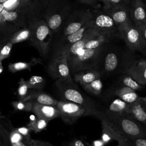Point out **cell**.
<instances>
[{"label": "cell", "instance_id": "6da1fadb", "mask_svg": "<svg viewBox=\"0 0 146 146\" xmlns=\"http://www.w3.org/2000/svg\"><path fill=\"white\" fill-rule=\"evenodd\" d=\"M111 41L104 44L98 57L96 70L100 73L101 78L124 74L136 58L127 47L120 48L112 44Z\"/></svg>", "mask_w": 146, "mask_h": 146}, {"label": "cell", "instance_id": "7a4b0ae2", "mask_svg": "<svg viewBox=\"0 0 146 146\" xmlns=\"http://www.w3.org/2000/svg\"><path fill=\"white\" fill-rule=\"evenodd\" d=\"M104 119L125 139L146 137V127L128 115H118L100 110L94 116Z\"/></svg>", "mask_w": 146, "mask_h": 146}, {"label": "cell", "instance_id": "3957f363", "mask_svg": "<svg viewBox=\"0 0 146 146\" xmlns=\"http://www.w3.org/2000/svg\"><path fill=\"white\" fill-rule=\"evenodd\" d=\"M72 80L63 79L56 80L55 85L63 100H69L84 106L87 112V116L95 115L101 110L91 99L86 97L80 91V89Z\"/></svg>", "mask_w": 146, "mask_h": 146}, {"label": "cell", "instance_id": "277c9868", "mask_svg": "<svg viewBox=\"0 0 146 146\" xmlns=\"http://www.w3.org/2000/svg\"><path fill=\"white\" fill-rule=\"evenodd\" d=\"M30 31L29 41L39 52L40 55L45 57L50 50L53 33L44 19L33 21L29 18L27 26Z\"/></svg>", "mask_w": 146, "mask_h": 146}, {"label": "cell", "instance_id": "5b68a950", "mask_svg": "<svg viewBox=\"0 0 146 146\" xmlns=\"http://www.w3.org/2000/svg\"><path fill=\"white\" fill-rule=\"evenodd\" d=\"M72 5L68 0H51L43 15V19L53 33L60 31L71 12Z\"/></svg>", "mask_w": 146, "mask_h": 146}, {"label": "cell", "instance_id": "8992f818", "mask_svg": "<svg viewBox=\"0 0 146 146\" xmlns=\"http://www.w3.org/2000/svg\"><path fill=\"white\" fill-rule=\"evenodd\" d=\"M104 44L96 48H83L76 55L67 59L71 74L84 70H96L98 57Z\"/></svg>", "mask_w": 146, "mask_h": 146}, {"label": "cell", "instance_id": "52a82bcc", "mask_svg": "<svg viewBox=\"0 0 146 146\" xmlns=\"http://www.w3.org/2000/svg\"><path fill=\"white\" fill-rule=\"evenodd\" d=\"M119 36L131 51H139L146 56V47L143 41L138 28L131 20L117 28Z\"/></svg>", "mask_w": 146, "mask_h": 146}, {"label": "cell", "instance_id": "ba28073f", "mask_svg": "<svg viewBox=\"0 0 146 146\" xmlns=\"http://www.w3.org/2000/svg\"><path fill=\"white\" fill-rule=\"evenodd\" d=\"M92 17V11L88 9H77L71 12L59 31L60 32V38L78 30L86 22L91 20Z\"/></svg>", "mask_w": 146, "mask_h": 146}, {"label": "cell", "instance_id": "9c48e42d", "mask_svg": "<svg viewBox=\"0 0 146 146\" xmlns=\"http://www.w3.org/2000/svg\"><path fill=\"white\" fill-rule=\"evenodd\" d=\"M56 106L60 111V117L68 124H72L80 117L87 116V110L84 106L69 100L58 101Z\"/></svg>", "mask_w": 146, "mask_h": 146}, {"label": "cell", "instance_id": "30bf717a", "mask_svg": "<svg viewBox=\"0 0 146 146\" xmlns=\"http://www.w3.org/2000/svg\"><path fill=\"white\" fill-rule=\"evenodd\" d=\"M92 27H93V25L91 19L78 30L70 35L60 38L55 45L52 59L62 56L66 50L72 44L80 40L87 33L88 30Z\"/></svg>", "mask_w": 146, "mask_h": 146}, {"label": "cell", "instance_id": "8fae6325", "mask_svg": "<svg viewBox=\"0 0 146 146\" xmlns=\"http://www.w3.org/2000/svg\"><path fill=\"white\" fill-rule=\"evenodd\" d=\"M93 27L99 33L118 35L117 27L112 19L103 10L92 11Z\"/></svg>", "mask_w": 146, "mask_h": 146}, {"label": "cell", "instance_id": "7c38bea8", "mask_svg": "<svg viewBox=\"0 0 146 146\" xmlns=\"http://www.w3.org/2000/svg\"><path fill=\"white\" fill-rule=\"evenodd\" d=\"M47 72L55 80H74L70 72L67 57L66 55L52 59L48 65Z\"/></svg>", "mask_w": 146, "mask_h": 146}, {"label": "cell", "instance_id": "4fadbf2b", "mask_svg": "<svg viewBox=\"0 0 146 146\" xmlns=\"http://www.w3.org/2000/svg\"><path fill=\"white\" fill-rule=\"evenodd\" d=\"M28 9L29 7H19L17 10L13 11H7L3 10L1 13L7 22L18 29H22L27 26L29 20Z\"/></svg>", "mask_w": 146, "mask_h": 146}, {"label": "cell", "instance_id": "5bb4252c", "mask_svg": "<svg viewBox=\"0 0 146 146\" xmlns=\"http://www.w3.org/2000/svg\"><path fill=\"white\" fill-rule=\"evenodd\" d=\"M142 86L146 85V59L136 58L125 73Z\"/></svg>", "mask_w": 146, "mask_h": 146}, {"label": "cell", "instance_id": "9a60e30c", "mask_svg": "<svg viewBox=\"0 0 146 146\" xmlns=\"http://www.w3.org/2000/svg\"><path fill=\"white\" fill-rule=\"evenodd\" d=\"M103 11L107 14L113 20L117 29L130 21L129 6H111Z\"/></svg>", "mask_w": 146, "mask_h": 146}, {"label": "cell", "instance_id": "2e32d148", "mask_svg": "<svg viewBox=\"0 0 146 146\" xmlns=\"http://www.w3.org/2000/svg\"><path fill=\"white\" fill-rule=\"evenodd\" d=\"M130 18L136 26L146 23V5L142 0H131Z\"/></svg>", "mask_w": 146, "mask_h": 146}, {"label": "cell", "instance_id": "e0dca14e", "mask_svg": "<svg viewBox=\"0 0 146 146\" xmlns=\"http://www.w3.org/2000/svg\"><path fill=\"white\" fill-rule=\"evenodd\" d=\"M31 111L37 117L47 121L60 117V111L56 106L34 103Z\"/></svg>", "mask_w": 146, "mask_h": 146}, {"label": "cell", "instance_id": "ac0fdd59", "mask_svg": "<svg viewBox=\"0 0 146 146\" xmlns=\"http://www.w3.org/2000/svg\"><path fill=\"white\" fill-rule=\"evenodd\" d=\"M127 113L146 127V108L142 97L136 102L128 104Z\"/></svg>", "mask_w": 146, "mask_h": 146}, {"label": "cell", "instance_id": "d6986e66", "mask_svg": "<svg viewBox=\"0 0 146 146\" xmlns=\"http://www.w3.org/2000/svg\"><path fill=\"white\" fill-rule=\"evenodd\" d=\"M110 91V96H116L127 103H132L140 98L135 90L126 86H112Z\"/></svg>", "mask_w": 146, "mask_h": 146}, {"label": "cell", "instance_id": "ffe728a7", "mask_svg": "<svg viewBox=\"0 0 146 146\" xmlns=\"http://www.w3.org/2000/svg\"><path fill=\"white\" fill-rule=\"evenodd\" d=\"M51 0H31L28 9V17L33 21L43 19V15Z\"/></svg>", "mask_w": 146, "mask_h": 146}, {"label": "cell", "instance_id": "44dd1931", "mask_svg": "<svg viewBox=\"0 0 146 146\" xmlns=\"http://www.w3.org/2000/svg\"><path fill=\"white\" fill-rule=\"evenodd\" d=\"M72 78L75 82L83 87L98 78H101V74L96 70H84L74 72Z\"/></svg>", "mask_w": 146, "mask_h": 146}, {"label": "cell", "instance_id": "7402d4cb", "mask_svg": "<svg viewBox=\"0 0 146 146\" xmlns=\"http://www.w3.org/2000/svg\"><path fill=\"white\" fill-rule=\"evenodd\" d=\"M25 100H30L33 103H38L54 106H56L58 103V100L50 95L42 92L38 91L29 92V95Z\"/></svg>", "mask_w": 146, "mask_h": 146}, {"label": "cell", "instance_id": "603a6c76", "mask_svg": "<svg viewBox=\"0 0 146 146\" xmlns=\"http://www.w3.org/2000/svg\"><path fill=\"white\" fill-rule=\"evenodd\" d=\"M128 104L117 97L107 103V106L104 110L114 114L128 115L127 108Z\"/></svg>", "mask_w": 146, "mask_h": 146}, {"label": "cell", "instance_id": "cb8c5ba5", "mask_svg": "<svg viewBox=\"0 0 146 146\" xmlns=\"http://www.w3.org/2000/svg\"><path fill=\"white\" fill-rule=\"evenodd\" d=\"M112 86H126L135 91L142 90L144 87V86L140 85L131 76L126 74L119 75L115 83Z\"/></svg>", "mask_w": 146, "mask_h": 146}, {"label": "cell", "instance_id": "d4e9b609", "mask_svg": "<svg viewBox=\"0 0 146 146\" xmlns=\"http://www.w3.org/2000/svg\"><path fill=\"white\" fill-rule=\"evenodd\" d=\"M10 146H30L31 137H25L14 128L8 134Z\"/></svg>", "mask_w": 146, "mask_h": 146}, {"label": "cell", "instance_id": "484cf974", "mask_svg": "<svg viewBox=\"0 0 146 146\" xmlns=\"http://www.w3.org/2000/svg\"><path fill=\"white\" fill-rule=\"evenodd\" d=\"M82 88L86 92L92 95L96 96H100L102 94L103 88V84L102 78H98L82 87Z\"/></svg>", "mask_w": 146, "mask_h": 146}, {"label": "cell", "instance_id": "4316f807", "mask_svg": "<svg viewBox=\"0 0 146 146\" xmlns=\"http://www.w3.org/2000/svg\"><path fill=\"white\" fill-rule=\"evenodd\" d=\"M40 61L38 59H33L30 62H18L13 63H10L8 66L9 70L11 72H16L24 70H30L31 67L33 66L40 63Z\"/></svg>", "mask_w": 146, "mask_h": 146}, {"label": "cell", "instance_id": "83f0119b", "mask_svg": "<svg viewBox=\"0 0 146 146\" xmlns=\"http://www.w3.org/2000/svg\"><path fill=\"white\" fill-rule=\"evenodd\" d=\"M30 35V31L27 27L19 29L13 33V34L10 36V40L13 44H16L28 40Z\"/></svg>", "mask_w": 146, "mask_h": 146}, {"label": "cell", "instance_id": "f1b7e54d", "mask_svg": "<svg viewBox=\"0 0 146 146\" xmlns=\"http://www.w3.org/2000/svg\"><path fill=\"white\" fill-rule=\"evenodd\" d=\"M117 141L118 146H146V137L125 139L121 135Z\"/></svg>", "mask_w": 146, "mask_h": 146}, {"label": "cell", "instance_id": "f546056e", "mask_svg": "<svg viewBox=\"0 0 146 146\" xmlns=\"http://www.w3.org/2000/svg\"><path fill=\"white\" fill-rule=\"evenodd\" d=\"M8 22L0 23V42L9 38L15 31L18 30Z\"/></svg>", "mask_w": 146, "mask_h": 146}, {"label": "cell", "instance_id": "4dcf8cb0", "mask_svg": "<svg viewBox=\"0 0 146 146\" xmlns=\"http://www.w3.org/2000/svg\"><path fill=\"white\" fill-rule=\"evenodd\" d=\"M47 123L48 121L47 120L36 117V119L31 120L28 124L27 127L35 133H38L46 128L47 126Z\"/></svg>", "mask_w": 146, "mask_h": 146}, {"label": "cell", "instance_id": "1f68e13d", "mask_svg": "<svg viewBox=\"0 0 146 146\" xmlns=\"http://www.w3.org/2000/svg\"><path fill=\"white\" fill-rule=\"evenodd\" d=\"M0 60L2 61L3 59L10 56V52L13 44L10 40V37L0 42Z\"/></svg>", "mask_w": 146, "mask_h": 146}, {"label": "cell", "instance_id": "d6a6232c", "mask_svg": "<svg viewBox=\"0 0 146 146\" xmlns=\"http://www.w3.org/2000/svg\"><path fill=\"white\" fill-rule=\"evenodd\" d=\"M29 89L40 90L44 87L46 84L45 80L40 76H32L28 80H26Z\"/></svg>", "mask_w": 146, "mask_h": 146}, {"label": "cell", "instance_id": "836d02e7", "mask_svg": "<svg viewBox=\"0 0 146 146\" xmlns=\"http://www.w3.org/2000/svg\"><path fill=\"white\" fill-rule=\"evenodd\" d=\"M33 103L29 100H19L12 103L14 108L19 111H31Z\"/></svg>", "mask_w": 146, "mask_h": 146}, {"label": "cell", "instance_id": "e575fe53", "mask_svg": "<svg viewBox=\"0 0 146 146\" xmlns=\"http://www.w3.org/2000/svg\"><path fill=\"white\" fill-rule=\"evenodd\" d=\"M18 84L17 94L19 100H25L29 94V88L27 86V82L23 78H21L19 81Z\"/></svg>", "mask_w": 146, "mask_h": 146}, {"label": "cell", "instance_id": "d590c367", "mask_svg": "<svg viewBox=\"0 0 146 146\" xmlns=\"http://www.w3.org/2000/svg\"><path fill=\"white\" fill-rule=\"evenodd\" d=\"M20 0H7L2 3L4 10L13 11L17 10L20 6Z\"/></svg>", "mask_w": 146, "mask_h": 146}, {"label": "cell", "instance_id": "8d00e7d4", "mask_svg": "<svg viewBox=\"0 0 146 146\" xmlns=\"http://www.w3.org/2000/svg\"><path fill=\"white\" fill-rule=\"evenodd\" d=\"M130 2L131 0H110L111 6H129Z\"/></svg>", "mask_w": 146, "mask_h": 146}, {"label": "cell", "instance_id": "74e56055", "mask_svg": "<svg viewBox=\"0 0 146 146\" xmlns=\"http://www.w3.org/2000/svg\"><path fill=\"white\" fill-rule=\"evenodd\" d=\"M17 131H18L22 136L25 137H30V132L31 131L29 127H19L15 128Z\"/></svg>", "mask_w": 146, "mask_h": 146}, {"label": "cell", "instance_id": "f35d334b", "mask_svg": "<svg viewBox=\"0 0 146 146\" xmlns=\"http://www.w3.org/2000/svg\"><path fill=\"white\" fill-rule=\"evenodd\" d=\"M141 34V38L143 39V41L145 44V46L146 47V23L141 25L139 26H136Z\"/></svg>", "mask_w": 146, "mask_h": 146}, {"label": "cell", "instance_id": "ab89813d", "mask_svg": "<svg viewBox=\"0 0 146 146\" xmlns=\"http://www.w3.org/2000/svg\"><path fill=\"white\" fill-rule=\"evenodd\" d=\"M67 146H86V145L80 139L75 138L71 140Z\"/></svg>", "mask_w": 146, "mask_h": 146}, {"label": "cell", "instance_id": "60d3db41", "mask_svg": "<svg viewBox=\"0 0 146 146\" xmlns=\"http://www.w3.org/2000/svg\"><path fill=\"white\" fill-rule=\"evenodd\" d=\"M81 3L87 4L90 6H92L93 7L97 9L99 6V0H78Z\"/></svg>", "mask_w": 146, "mask_h": 146}, {"label": "cell", "instance_id": "b9f144b4", "mask_svg": "<svg viewBox=\"0 0 146 146\" xmlns=\"http://www.w3.org/2000/svg\"><path fill=\"white\" fill-rule=\"evenodd\" d=\"M89 146H105L104 143L102 141V140L100 139L94 140L91 144L89 145Z\"/></svg>", "mask_w": 146, "mask_h": 146}, {"label": "cell", "instance_id": "7bdbcfd3", "mask_svg": "<svg viewBox=\"0 0 146 146\" xmlns=\"http://www.w3.org/2000/svg\"><path fill=\"white\" fill-rule=\"evenodd\" d=\"M20 1H21V4L19 7H29V4L31 0H20Z\"/></svg>", "mask_w": 146, "mask_h": 146}, {"label": "cell", "instance_id": "ee69618b", "mask_svg": "<svg viewBox=\"0 0 146 146\" xmlns=\"http://www.w3.org/2000/svg\"><path fill=\"white\" fill-rule=\"evenodd\" d=\"M99 1L102 2L103 3V9H107L110 7V0H99Z\"/></svg>", "mask_w": 146, "mask_h": 146}, {"label": "cell", "instance_id": "f6af8a7d", "mask_svg": "<svg viewBox=\"0 0 146 146\" xmlns=\"http://www.w3.org/2000/svg\"><path fill=\"white\" fill-rule=\"evenodd\" d=\"M30 146H42V145L40 144V141L31 139Z\"/></svg>", "mask_w": 146, "mask_h": 146}, {"label": "cell", "instance_id": "bcb514c9", "mask_svg": "<svg viewBox=\"0 0 146 146\" xmlns=\"http://www.w3.org/2000/svg\"><path fill=\"white\" fill-rule=\"evenodd\" d=\"M6 21L4 17V16L3 15V14L1 13H0V23H6Z\"/></svg>", "mask_w": 146, "mask_h": 146}, {"label": "cell", "instance_id": "7dc6e473", "mask_svg": "<svg viewBox=\"0 0 146 146\" xmlns=\"http://www.w3.org/2000/svg\"><path fill=\"white\" fill-rule=\"evenodd\" d=\"M40 144L42 146H52L51 144L47 143V142H44V141H40Z\"/></svg>", "mask_w": 146, "mask_h": 146}, {"label": "cell", "instance_id": "c3c4849f", "mask_svg": "<svg viewBox=\"0 0 146 146\" xmlns=\"http://www.w3.org/2000/svg\"><path fill=\"white\" fill-rule=\"evenodd\" d=\"M3 71V66H2V62H0V74Z\"/></svg>", "mask_w": 146, "mask_h": 146}, {"label": "cell", "instance_id": "681fc988", "mask_svg": "<svg viewBox=\"0 0 146 146\" xmlns=\"http://www.w3.org/2000/svg\"><path fill=\"white\" fill-rule=\"evenodd\" d=\"M4 10L3 9V6L2 5V3H0V13Z\"/></svg>", "mask_w": 146, "mask_h": 146}, {"label": "cell", "instance_id": "f907efd6", "mask_svg": "<svg viewBox=\"0 0 146 146\" xmlns=\"http://www.w3.org/2000/svg\"><path fill=\"white\" fill-rule=\"evenodd\" d=\"M142 99L144 102V105H145V108H146V96L142 97Z\"/></svg>", "mask_w": 146, "mask_h": 146}, {"label": "cell", "instance_id": "816d5d0a", "mask_svg": "<svg viewBox=\"0 0 146 146\" xmlns=\"http://www.w3.org/2000/svg\"><path fill=\"white\" fill-rule=\"evenodd\" d=\"M6 1H7V0H0V3H3L5 2H6Z\"/></svg>", "mask_w": 146, "mask_h": 146}, {"label": "cell", "instance_id": "f5cc1de1", "mask_svg": "<svg viewBox=\"0 0 146 146\" xmlns=\"http://www.w3.org/2000/svg\"><path fill=\"white\" fill-rule=\"evenodd\" d=\"M0 46H1V45H0ZM2 62V61H1V60H0V62Z\"/></svg>", "mask_w": 146, "mask_h": 146}, {"label": "cell", "instance_id": "db71d44e", "mask_svg": "<svg viewBox=\"0 0 146 146\" xmlns=\"http://www.w3.org/2000/svg\"><path fill=\"white\" fill-rule=\"evenodd\" d=\"M0 115H1V112H0Z\"/></svg>", "mask_w": 146, "mask_h": 146}, {"label": "cell", "instance_id": "11a10c76", "mask_svg": "<svg viewBox=\"0 0 146 146\" xmlns=\"http://www.w3.org/2000/svg\"><path fill=\"white\" fill-rule=\"evenodd\" d=\"M0 146H1V144H0Z\"/></svg>", "mask_w": 146, "mask_h": 146}]
</instances>
